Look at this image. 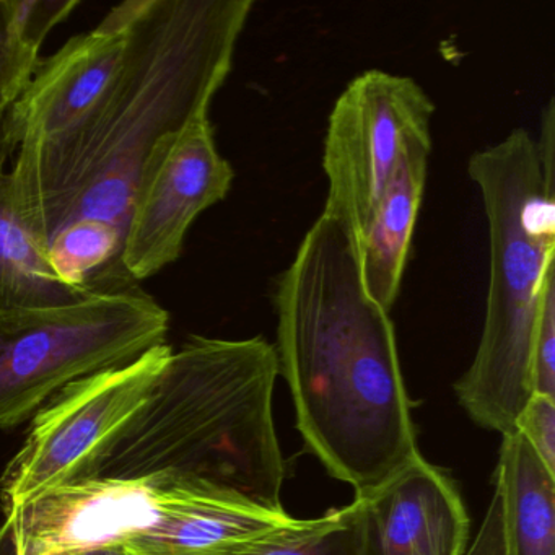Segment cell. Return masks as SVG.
<instances>
[{
    "label": "cell",
    "mask_w": 555,
    "mask_h": 555,
    "mask_svg": "<svg viewBox=\"0 0 555 555\" xmlns=\"http://www.w3.org/2000/svg\"><path fill=\"white\" fill-rule=\"evenodd\" d=\"M154 476V521L118 548L125 555H230L295 519L196 480Z\"/></svg>",
    "instance_id": "cell-12"
},
{
    "label": "cell",
    "mask_w": 555,
    "mask_h": 555,
    "mask_svg": "<svg viewBox=\"0 0 555 555\" xmlns=\"http://www.w3.org/2000/svg\"><path fill=\"white\" fill-rule=\"evenodd\" d=\"M278 376V353L262 337L191 336L93 477L173 474L285 512V460L272 415Z\"/></svg>",
    "instance_id": "cell-3"
},
{
    "label": "cell",
    "mask_w": 555,
    "mask_h": 555,
    "mask_svg": "<svg viewBox=\"0 0 555 555\" xmlns=\"http://www.w3.org/2000/svg\"><path fill=\"white\" fill-rule=\"evenodd\" d=\"M157 476L90 477L12 512L35 554L118 551L155 518ZM5 516V518H8Z\"/></svg>",
    "instance_id": "cell-10"
},
{
    "label": "cell",
    "mask_w": 555,
    "mask_h": 555,
    "mask_svg": "<svg viewBox=\"0 0 555 555\" xmlns=\"http://www.w3.org/2000/svg\"><path fill=\"white\" fill-rule=\"evenodd\" d=\"M430 154L431 138L408 145L356 245L363 287L386 311H391L401 292Z\"/></svg>",
    "instance_id": "cell-13"
},
{
    "label": "cell",
    "mask_w": 555,
    "mask_h": 555,
    "mask_svg": "<svg viewBox=\"0 0 555 555\" xmlns=\"http://www.w3.org/2000/svg\"><path fill=\"white\" fill-rule=\"evenodd\" d=\"M279 375L327 473L366 496L417 456L389 311L363 287L352 235L321 214L279 278Z\"/></svg>",
    "instance_id": "cell-2"
},
{
    "label": "cell",
    "mask_w": 555,
    "mask_h": 555,
    "mask_svg": "<svg viewBox=\"0 0 555 555\" xmlns=\"http://www.w3.org/2000/svg\"><path fill=\"white\" fill-rule=\"evenodd\" d=\"M467 173L482 197L490 275L479 346L454 392L477 425L506 435L532 396L535 324L555 282V180L521 128L473 154Z\"/></svg>",
    "instance_id": "cell-4"
},
{
    "label": "cell",
    "mask_w": 555,
    "mask_h": 555,
    "mask_svg": "<svg viewBox=\"0 0 555 555\" xmlns=\"http://www.w3.org/2000/svg\"><path fill=\"white\" fill-rule=\"evenodd\" d=\"M43 555H86V554H79V552L54 551V552H47V554H43Z\"/></svg>",
    "instance_id": "cell-25"
},
{
    "label": "cell",
    "mask_w": 555,
    "mask_h": 555,
    "mask_svg": "<svg viewBox=\"0 0 555 555\" xmlns=\"http://www.w3.org/2000/svg\"><path fill=\"white\" fill-rule=\"evenodd\" d=\"M173 347H154L128 365L77 379L31 422L0 479L5 516L67 483L95 476L126 425L141 411Z\"/></svg>",
    "instance_id": "cell-6"
},
{
    "label": "cell",
    "mask_w": 555,
    "mask_h": 555,
    "mask_svg": "<svg viewBox=\"0 0 555 555\" xmlns=\"http://www.w3.org/2000/svg\"><path fill=\"white\" fill-rule=\"evenodd\" d=\"M170 313L141 287L63 307L0 314V428H12L77 379L167 344Z\"/></svg>",
    "instance_id": "cell-5"
},
{
    "label": "cell",
    "mask_w": 555,
    "mask_h": 555,
    "mask_svg": "<svg viewBox=\"0 0 555 555\" xmlns=\"http://www.w3.org/2000/svg\"><path fill=\"white\" fill-rule=\"evenodd\" d=\"M532 395L555 398V282L545 291L531 359Z\"/></svg>",
    "instance_id": "cell-19"
},
{
    "label": "cell",
    "mask_w": 555,
    "mask_h": 555,
    "mask_svg": "<svg viewBox=\"0 0 555 555\" xmlns=\"http://www.w3.org/2000/svg\"><path fill=\"white\" fill-rule=\"evenodd\" d=\"M232 165L220 155L209 115L165 139L152 152L129 217L121 264L141 284L183 255L201 214L232 190Z\"/></svg>",
    "instance_id": "cell-8"
},
{
    "label": "cell",
    "mask_w": 555,
    "mask_h": 555,
    "mask_svg": "<svg viewBox=\"0 0 555 555\" xmlns=\"http://www.w3.org/2000/svg\"><path fill=\"white\" fill-rule=\"evenodd\" d=\"M0 555H37L12 516L0 525Z\"/></svg>",
    "instance_id": "cell-22"
},
{
    "label": "cell",
    "mask_w": 555,
    "mask_h": 555,
    "mask_svg": "<svg viewBox=\"0 0 555 555\" xmlns=\"http://www.w3.org/2000/svg\"><path fill=\"white\" fill-rule=\"evenodd\" d=\"M5 17L18 43L40 54L48 35L63 24L79 0H2Z\"/></svg>",
    "instance_id": "cell-17"
},
{
    "label": "cell",
    "mask_w": 555,
    "mask_h": 555,
    "mask_svg": "<svg viewBox=\"0 0 555 555\" xmlns=\"http://www.w3.org/2000/svg\"><path fill=\"white\" fill-rule=\"evenodd\" d=\"M95 292L57 278L34 233L18 216L9 171L0 168V314L63 307Z\"/></svg>",
    "instance_id": "cell-15"
},
{
    "label": "cell",
    "mask_w": 555,
    "mask_h": 555,
    "mask_svg": "<svg viewBox=\"0 0 555 555\" xmlns=\"http://www.w3.org/2000/svg\"><path fill=\"white\" fill-rule=\"evenodd\" d=\"M516 430L547 469L555 473V398L532 395L516 422Z\"/></svg>",
    "instance_id": "cell-20"
},
{
    "label": "cell",
    "mask_w": 555,
    "mask_h": 555,
    "mask_svg": "<svg viewBox=\"0 0 555 555\" xmlns=\"http://www.w3.org/2000/svg\"><path fill=\"white\" fill-rule=\"evenodd\" d=\"M362 500L314 519H297L230 555H360Z\"/></svg>",
    "instance_id": "cell-16"
},
{
    "label": "cell",
    "mask_w": 555,
    "mask_h": 555,
    "mask_svg": "<svg viewBox=\"0 0 555 555\" xmlns=\"http://www.w3.org/2000/svg\"><path fill=\"white\" fill-rule=\"evenodd\" d=\"M464 555H506L505 521L500 490L493 486V495L483 516L477 538Z\"/></svg>",
    "instance_id": "cell-21"
},
{
    "label": "cell",
    "mask_w": 555,
    "mask_h": 555,
    "mask_svg": "<svg viewBox=\"0 0 555 555\" xmlns=\"http://www.w3.org/2000/svg\"><path fill=\"white\" fill-rule=\"evenodd\" d=\"M362 500L360 555H464L469 516L450 476L417 454Z\"/></svg>",
    "instance_id": "cell-11"
},
{
    "label": "cell",
    "mask_w": 555,
    "mask_h": 555,
    "mask_svg": "<svg viewBox=\"0 0 555 555\" xmlns=\"http://www.w3.org/2000/svg\"><path fill=\"white\" fill-rule=\"evenodd\" d=\"M86 555H125V554H122V552H119V551H95V552H90V554H86Z\"/></svg>",
    "instance_id": "cell-24"
},
{
    "label": "cell",
    "mask_w": 555,
    "mask_h": 555,
    "mask_svg": "<svg viewBox=\"0 0 555 555\" xmlns=\"http://www.w3.org/2000/svg\"><path fill=\"white\" fill-rule=\"evenodd\" d=\"M493 486L502 495L506 555H555V473L518 430L503 435Z\"/></svg>",
    "instance_id": "cell-14"
},
{
    "label": "cell",
    "mask_w": 555,
    "mask_h": 555,
    "mask_svg": "<svg viewBox=\"0 0 555 555\" xmlns=\"http://www.w3.org/2000/svg\"><path fill=\"white\" fill-rule=\"evenodd\" d=\"M8 145L4 142V131L0 132V168H4L5 160L11 157Z\"/></svg>",
    "instance_id": "cell-23"
},
{
    "label": "cell",
    "mask_w": 555,
    "mask_h": 555,
    "mask_svg": "<svg viewBox=\"0 0 555 555\" xmlns=\"http://www.w3.org/2000/svg\"><path fill=\"white\" fill-rule=\"evenodd\" d=\"M40 54L18 43L0 0V116L21 99L40 64Z\"/></svg>",
    "instance_id": "cell-18"
},
{
    "label": "cell",
    "mask_w": 555,
    "mask_h": 555,
    "mask_svg": "<svg viewBox=\"0 0 555 555\" xmlns=\"http://www.w3.org/2000/svg\"><path fill=\"white\" fill-rule=\"evenodd\" d=\"M253 5L131 0L125 61L102 102L69 131L15 152V207L44 255L76 223L115 230L125 242L152 152L209 115Z\"/></svg>",
    "instance_id": "cell-1"
},
{
    "label": "cell",
    "mask_w": 555,
    "mask_h": 555,
    "mask_svg": "<svg viewBox=\"0 0 555 555\" xmlns=\"http://www.w3.org/2000/svg\"><path fill=\"white\" fill-rule=\"evenodd\" d=\"M435 103L411 77L370 69L350 80L327 121L323 214L352 235L353 245L411 142L431 138Z\"/></svg>",
    "instance_id": "cell-7"
},
{
    "label": "cell",
    "mask_w": 555,
    "mask_h": 555,
    "mask_svg": "<svg viewBox=\"0 0 555 555\" xmlns=\"http://www.w3.org/2000/svg\"><path fill=\"white\" fill-rule=\"evenodd\" d=\"M129 18L131 0L116 5L93 30L70 38L57 53L40 61L2 121L11 154L25 142L69 131L102 102L125 61Z\"/></svg>",
    "instance_id": "cell-9"
}]
</instances>
